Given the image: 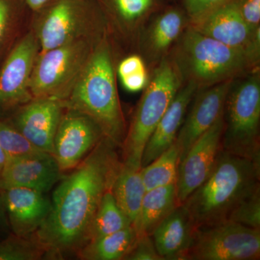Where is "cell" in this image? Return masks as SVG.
<instances>
[{"mask_svg":"<svg viewBox=\"0 0 260 260\" xmlns=\"http://www.w3.org/2000/svg\"><path fill=\"white\" fill-rule=\"evenodd\" d=\"M119 149L104 137L71 174L61 179L53 194L50 213L32 235L45 251V257L63 259L86 244L95 212L120 169Z\"/></svg>","mask_w":260,"mask_h":260,"instance_id":"cell-1","label":"cell"},{"mask_svg":"<svg viewBox=\"0 0 260 260\" xmlns=\"http://www.w3.org/2000/svg\"><path fill=\"white\" fill-rule=\"evenodd\" d=\"M114 59L112 38L109 32L95 46L64 102L65 107L91 118L104 136L121 148L127 129L118 95Z\"/></svg>","mask_w":260,"mask_h":260,"instance_id":"cell-2","label":"cell"},{"mask_svg":"<svg viewBox=\"0 0 260 260\" xmlns=\"http://www.w3.org/2000/svg\"><path fill=\"white\" fill-rule=\"evenodd\" d=\"M260 190V164L222 150L202 185L182 203L195 229L229 222L238 206Z\"/></svg>","mask_w":260,"mask_h":260,"instance_id":"cell-3","label":"cell"},{"mask_svg":"<svg viewBox=\"0 0 260 260\" xmlns=\"http://www.w3.org/2000/svg\"><path fill=\"white\" fill-rule=\"evenodd\" d=\"M168 56L183 83L194 84L198 90L235 80L259 70V64L246 51L225 45L189 25Z\"/></svg>","mask_w":260,"mask_h":260,"instance_id":"cell-4","label":"cell"},{"mask_svg":"<svg viewBox=\"0 0 260 260\" xmlns=\"http://www.w3.org/2000/svg\"><path fill=\"white\" fill-rule=\"evenodd\" d=\"M31 30L40 53L80 39H99L109 32L96 0H51L37 11Z\"/></svg>","mask_w":260,"mask_h":260,"instance_id":"cell-5","label":"cell"},{"mask_svg":"<svg viewBox=\"0 0 260 260\" xmlns=\"http://www.w3.org/2000/svg\"><path fill=\"white\" fill-rule=\"evenodd\" d=\"M182 85L169 56L153 68L121 148L123 161L142 167L145 145Z\"/></svg>","mask_w":260,"mask_h":260,"instance_id":"cell-6","label":"cell"},{"mask_svg":"<svg viewBox=\"0 0 260 260\" xmlns=\"http://www.w3.org/2000/svg\"><path fill=\"white\" fill-rule=\"evenodd\" d=\"M223 120V150L260 164L259 70L234 82L224 106Z\"/></svg>","mask_w":260,"mask_h":260,"instance_id":"cell-7","label":"cell"},{"mask_svg":"<svg viewBox=\"0 0 260 260\" xmlns=\"http://www.w3.org/2000/svg\"><path fill=\"white\" fill-rule=\"evenodd\" d=\"M103 37L77 39L39 54L30 82L32 99L66 100Z\"/></svg>","mask_w":260,"mask_h":260,"instance_id":"cell-8","label":"cell"},{"mask_svg":"<svg viewBox=\"0 0 260 260\" xmlns=\"http://www.w3.org/2000/svg\"><path fill=\"white\" fill-rule=\"evenodd\" d=\"M260 229L225 222L196 229L180 260H259Z\"/></svg>","mask_w":260,"mask_h":260,"instance_id":"cell-9","label":"cell"},{"mask_svg":"<svg viewBox=\"0 0 260 260\" xmlns=\"http://www.w3.org/2000/svg\"><path fill=\"white\" fill-rule=\"evenodd\" d=\"M104 137L100 126L91 118L65 108L54 136L52 151L61 172L78 167Z\"/></svg>","mask_w":260,"mask_h":260,"instance_id":"cell-10","label":"cell"},{"mask_svg":"<svg viewBox=\"0 0 260 260\" xmlns=\"http://www.w3.org/2000/svg\"><path fill=\"white\" fill-rule=\"evenodd\" d=\"M39 53V43L30 29L15 44L0 70V107L13 109L32 100L30 82Z\"/></svg>","mask_w":260,"mask_h":260,"instance_id":"cell-11","label":"cell"},{"mask_svg":"<svg viewBox=\"0 0 260 260\" xmlns=\"http://www.w3.org/2000/svg\"><path fill=\"white\" fill-rule=\"evenodd\" d=\"M239 2L234 0L222 5L189 25L225 45L246 51L259 64L260 28H249L241 14Z\"/></svg>","mask_w":260,"mask_h":260,"instance_id":"cell-12","label":"cell"},{"mask_svg":"<svg viewBox=\"0 0 260 260\" xmlns=\"http://www.w3.org/2000/svg\"><path fill=\"white\" fill-rule=\"evenodd\" d=\"M223 114L197 140L181 160L178 169L176 188L178 203L186 198L209 177L223 148Z\"/></svg>","mask_w":260,"mask_h":260,"instance_id":"cell-13","label":"cell"},{"mask_svg":"<svg viewBox=\"0 0 260 260\" xmlns=\"http://www.w3.org/2000/svg\"><path fill=\"white\" fill-rule=\"evenodd\" d=\"M235 80H229L197 91L186 114L175 143L179 151V164L188 150L223 114L229 90Z\"/></svg>","mask_w":260,"mask_h":260,"instance_id":"cell-14","label":"cell"},{"mask_svg":"<svg viewBox=\"0 0 260 260\" xmlns=\"http://www.w3.org/2000/svg\"><path fill=\"white\" fill-rule=\"evenodd\" d=\"M189 25L183 7L162 8L145 25L137 46L147 67L153 69L169 53Z\"/></svg>","mask_w":260,"mask_h":260,"instance_id":"cell-15","label":"cell"},{"mask_svg":"<svg viewBox=\"0 0 260 260\" xmlns=\"http://www.w3.org/2000/svg\"><path fill=\"white\" fill-rule=\"evenodd\" d=\"M65 108L60 99L35 98L19 107L13 125L38 148L52 155L54 136Z\"/></svg>","mask_w":260,"mask_h":260,"instance_id":"cell-16","label":"cell"},{"mask_svg":"<svg viewBox=\"0 0 260 260\" xmlns=\"http://www.w3.org/2000/svg\"><path fill=\"white\" fill-rule=\"evenodd\" d=\"M111 37L128 44H137L145 25L162 9V0H96Z\"/></svg>","mask_w":260,"mask_h":260,"instance_id":"cell-17","label":"cell"},{"mask_svg":"<svg viewBox=\"0 0 260 260\" xmlns=\"http://www.w3.org/2000/svg\"><path fill=\"white\" fill-rule=\"evenodd\" d=\"M63 174L55 158L49 153L7 160L0 176V189L25 187L45 193L64 178Z\"/></svg>","mask_w":260,"mask_h":260,"instance_id":"cell-18","label":"cell"},{"mask_svg":"<svg viewBox=\"0 0 260 260\" xmlns=\"http://www.w3.org/2000/svg\"><path fill=\"white\" fill-rule=\"evenodd\" d=\"M2 191L15 235L30 237L50 213L51 200L44 192L30 188L11 187Z\"/></svg>","mask_w":260,"mask_h":260,"instance_id":"cell-19","label":"cell"},{"mask_svg":"<svg viewBox=\"0 0 260 260\" xmlns=\"http://www.w3.org/2000/svg\"><path fill=\"white\" fill-rule=\"evenodd\" d=\"M198 88L191 83H183L145 145L141 166L148 165L174 143Z\"/></svg>","mask_w":260,"mask_h":260,"instance_id":"cell-20","label":"cell"},{"mask_svg":"<svg viewBox=\"0 0 260 260\" xmlns=\"http://www.w3.org/2000/svg\"><path fill=\"white\" fill-rule=\"evenodd\" d=\"M195 231L189 213L180 205L164 219L151 237L162 259L180 260L190 245Z\"/></svg>","mask_w":260,"mask_h":260,"instance_id":"cell-21","label":"cell"},{"mask_svg":"<svg viewBox=\"0 0 260 260\" xmlns=\"http://www.w3.org/2000/svg\"><path fill=\"white\" fill-rule=\"evenodd\" d=\"M176 184L145 191L134 227L137 237L153 235L157 227L178 206Z\"/></svg>","mask_w":260,"mask_h":260,"instance_id":"cell-22","label":"cell"},{"mask_svg":"<svg viewBox=\"0 0 260 260\" xmlns=\"http://www.w3.org/2000/svg\"><path fill=\"white\" fill-rule=\"evenodd\" d=\"M141 168L122 160L112 187L116 203L129 218L133 226L146 191L142 179Z\"/></svg>","mask_w":260,"mask_h":260,"instance_id":"cell-23","label":"cell"},{"mask_svg":"<svg viewBox=\"0 0 260 260\" xmlns=\"http://www.w3.org/2000/svg\"><path fill=\"white\" fill-rule=\"evenodd\" d=\"M136 239L134 227L130 225L119 232L90 241L75 254L83 260H124Z\"/></svg>","mask_w":260,"mask_h":260,"instance_id":"cell-24","label":"cell"},{"mask_svg":"<svg viewBox=\"0 0 260 260\" xmlns=\"http://www.w3.org/2000/svg\"><path fill=\"white\" fill-rule=\"evenodd\" d=\"M132 225L131 222L109 190L103 197L87 234L86 244L94 239L109 235Z\"/></svg>","mask_w":260,"mask_h":260,"instance_id":"cell-25","label":"cell"},{"mask_svg":"<svg viewBox=\"0 0 260 260\" xmlns=\"http://www.w3.org/2000/svg\"><path fill=\"white\" fill-rule=\"evenodd\" d=\"M179 165V151L174 143L148 165L141 168L145 190L176 184Z\"/></svg>","mask_w":260,"mask_h":260,"instance_id":"cell-26","label":"cell"},{"mask_svg":"<svg viewBox=\"0 0 260 260\" xmlns=\"http://www.w3.org/2000/svg\"><path fill=\"white\" fill-rule=\"evenodd\" d=\"M0 146L7 160L42 156L48 153L35 146L13 124L0 121Z\"/></svg>","mask_w":260,"mask_h":260,"instance_id":"cell-27","label":"cell"},{"mask_svg":"<svg viewBox=\"0 0 260 260\" xmlns=\"http://www.w3.org/2000/svg\"><path fill=\"white\" fill-rule=\"evenodd\" d=\"M116 71L123 88L131 93L144 90L150 75L148 67L140 54H133L124 58L118 64Z\"/></svg>","mask_w":260,"mask_h":260,"instance_id":"cell-28","label":"cell"},{"mask_svg":"<svg viewBox=\"0 0 260 260\" xmlns=\"http://www.w3.org/2000/svg\"><path fill=\"white\" fill-rule=\"evenodd\" d=\"M45 257V251L32 236L14 237L0 243V260H38Z\"/></svg>","mask_w":260,"mask_h":260,"instance_id":"cell-29","label":"cell"},{"mask_svg":"<svg viewBox=\"0 0 260 260\" xmlns=\"http://www.w3.org/2000/svg\"><path fill=\"white\" fill-rule=\"evenodd\" d=\"M229 222L260 229V190L244 200L234 210Z\"/></svg>","mask_w":260,"mask_h":260,"instance_id":"cell-30","label":"cell"},{"mask_svg":"<svg viewBox=\"0 0 260 260\" xmlns=\"http://www.w3.org/2000/svg\"><path fill=\"white\" fill-rule=\"evenodd\" d=\"M183 8L189 23L197 21L210 12L234 0H182Z\"/></svg>","mask_w":260,"mask_h":260,"instance_id":"cell-31","label":"cell"},{"mask_svg":"<svg viewBox=\"0 0 260 260\" xmlns=\"http://www.w3.org/2000/svg\"><path fill=\"white\" fill-rule=\"evenodd\" d=\"M124 260H164L156 250L153 239L150 236L137 237Z\"/></svg>","mask_w":260,"mask_h":260,"instance_id":"cell-32","label":"cell"},{"mask_svg":"<svg viewBox=\"0 0 260 260\" xmlns=\"http://www.w3.org/2000/svg\"><path fill=\"white\" fill-rule=\"evenodd\" d=\"M239 9L243 19L251 30L260 28V0H240Z\"/></svg>","mask_w":260,"mask_h":260,"instance_id":"cell-33","label":"cell"},{"mask_svg":"<svg viewBox=\"0 0 260 260\" xmlns=\"http://www.w3.org/2000/svg\"><path fill=\"white\" fill-rule=\"evenodd\" d=\"M12 22L11 7L8 0H0V49L8 37Z\"/></svg>","mask_w":260,"mask_h":260,"instance_id":"cell-34","label":"cell"},{"mask_svg":"<svg viewBox=\"0 0 260 260\" xmlns=\"http://www.w3.org/2000/svg\"><path fill=\"white\" fill-rule=\"evenodd\" d=\"M50 1L51 0H24L29 9L35 13L44 8Z\"/></svg>","mask_w":260,"mask_h":260,"instance_id":"cell-35","label":"cell"},{"mask_svg":"<svg viewBox=\"0 0 260 260\" xmlns=\"http://www.w3.org/2000/svg\"><path fill=\"white\" fill-rule=\"evenodd\" d=\"M6 162V155H5L4 152H3V149H2L1 146H0V176H1L2 172H3V169H4Z\"/></svg>","mask_w":260,"mask_h":260,"instance_id":"cell-36","label":"cell"}]
</instances>
